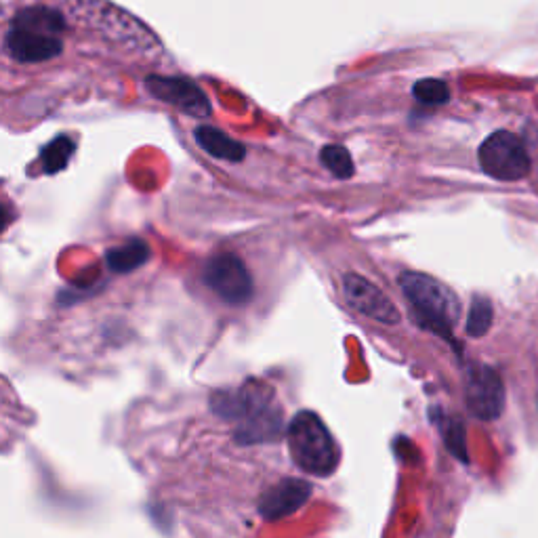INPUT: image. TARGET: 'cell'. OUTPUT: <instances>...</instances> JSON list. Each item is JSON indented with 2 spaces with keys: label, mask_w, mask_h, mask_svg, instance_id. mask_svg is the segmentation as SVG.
Here are the masks:
<instances>
[{
  "label": "cell",
  "mask_w": 538,
  "mask_h": 538,
  "mask_svg": "<svg viewBox=\"0 0 538 538\" xmlns=\"http://www.w3.org/2000/svg\"><path fill=\"white\" fill-rule=\"evenodd\" d=\"M66 32V11L36 0L13 11V19L5 26L3 49L19 66L49 64L64 53Z\"/></svg>",
  "instance_id": "obj_1"
},
{
  "label": "cell",
  "mask_w": 538,
  "mask_h": 538,
  "mask_svg": "<svg viewBox=\"0 0 538 538\" xmlns=\"http://www.w3.org/2000/svg\"><path fill=\"white\" fill-rule=\"evenodd\" d=\"M400 288L423 328L452 339V328L461 316V303L444 282L427 274L406 272L400 276Z\"/></svg>",
  "instance_id": "obj_2"
},
{
  "label": "cell",
  "mask_w": 538,
  "mask_h": 538,
  "mask_svg": "<svg viewBox=\"0 0 538 538\" xmlns=\"http://www.w3.org/2000/svg\"><path fill=\"white\" fill-rule=\"evenodd\" d=\"M288 450L293 461L312 475L333 473L339 465V450L322 419L314 412H299L286 431Z\"/></svg>",
  "instance_id": "obj_3"
},
{
  "label": "cell",
  "mask_w": 538,
  "mask_h": 538,
  "mask_svg": "<svg viewBox=\"0 0 538 538\" xmlns=\"http://www.w3.org/2000/svg\"><path fill=\"white\" fill-rule=\"evenodd\" d=\"M482 171L499 181H520L530 173V156L522 139L509 131L492 133L478 152Z\"/></svg>",
  "instance_id": "obj_4"
},
{
  "label": "cell",
  "mask_w": 538,
  "mask_h": 538,
  "mask_svg": "<svg viewBox=\"0 0 538 538\" xmlns=\"http://www.w3.org/2000/svg\"><path fill=\"white\" fill-rule=\"evenodd\" d=\"M202 280L227 305H244L253 297V278L234 253H219L206 261Z\"/></svg>",
  "instance_id": "obj_5"
},
{
  "label": "cell",
  "mask_w": 538,
  "mask_h": 538,
  "mask_svg": "<svg viewBox=\"0 0 538 538\" xmlns=\"http://www.w3.org/2000/svg\"><path fill=\"white\" fill-rule=\"evenodd\" d=\"M465 400L475 419L496 421L505 410V385L499 370L486 364L469 366L465 375Z\"/></svg>",
  "instance_id": "obj_6"
},
{
  "label": "cell",
  "mask_w": 538,
  "mask_h": 538,
  "mask_svg": "<svg viewBox=\"0 0 538 538\" xmlns=\"http://www.w3.org/2000/svg\"><path fill=\"white\" fill-rule=\"evenodd\" d=\"M343 295L351 309H356L358 314L370 320L387 326L400 322V312L398 307L393 305V301L385 297L381 288L358 274H347L343 278Z\"/></svg>",
  "instance_id": "obj_7"
},
{
  "label": "cell",
  "mask_w": 538,
  "mask_h": 538,
  "mask_svg": "<svg viewBox=\"0 0 538 538\" xmlns=\"http://www.w3.org/2000/svg\"><path fill=\"white\" fill-rule=\"evenodd\" d=\"M146 87L150 93L162 101L171 103L181 112H188L190 116L204 118L209 116L211 106L209 99L188 78H175V76H150L146 80Z\"/></svg>",
  "instance_id": "obj_8"
},
{
  "label": "cell",
  "mask_w": 538,
  "mask_h": 538,
  "mask_svg": "<svg viewBox=\"0 0 538 538\" xmlns=\"http://www.w3.org/2000/svg\"><path fill=\"white\" fill-rule=\"evenodd\" d=\"M309 492V484L301 480H284L263 494L261 513L265 520H280L295 513L309 499Z\"/></svg>",
  "instance_id": "obj_9"
},
{
  "label": "cell",
  "mask_w": 538,
  "mask_h": 538,
  "mask_svg": "<svg viewBox=\"0 0 538 538\" xmlns=\"http://www.w3.org/2000/svg\"><path fill=\"white\" fill-rule=\"evenodd\" d=\"M198 146L219 160L227 162H240L246 156V148L240 141L225 135L223 131H217L213 127H198L194 133Z\"/></svg>",
  "instance_id": "obj_10"
},
{
  "label": "cell",
  "mask_w": 538,
  "mask_h": 538,
  "mask_svg": "<svg viewBox=\"0 0 538 538\" xmlns=\"http://www.w3.org/2000/svg\"><path fill=\"white\" fill-rule=\"evenodd\" d=\"M150 257V248L143 240H131L122 246L112 248L106 253V261L110 265L112 272L118 274H129L133 269L141 267Z\"/></svg>",
  "instance_id": "obj_11"
},
{
  "label": "cell",
  "mask_w": 538,
  "mask_h": 538,
  "mask_svg": "<svg viewBox=\"0 0 538 538\" xmlns=\"http://www.w3.org/2000/svg\"><path fill=\"white\" fill-rule=\"evenodd\" d=\"M492 318H494L492 303L480 295L473 297L469 316H467V335L473 339L484 337L492 326Z\"/></svg>",
  "instance_id": "obj_12"
},
{
  "label": "cell",
  "mask_w": 538,
  "mask_h": 538,
  "mask_svg": "<svg viewBox=\"0 0 538 538\" xmlns=\"http://www.w3.org/2000/svg\"><path fill=\"white\" fill-rule=\"evenodd\" d=\"M320 160L324 167L333 173L339 179H349L354 177V160H351V154L343 146H324L320 152Z\"/></svg>",
  "instance_id": "obj_13"
},
{
  "label": "cell",
  "mask_w": 538,
  "mask_h": 538,
  "mask_svg": "<svg viewBox=\"0 0 538 538\" xmlns=\"http://www.w3.org/2000/svg\"><path fill=\"white\" fill-rule=\"evenodd\" d=\"M74 152V143L68 139V137H57L53 139L49 146L43 150V156H40V160H43V167L47 173H57L61 171L68 164L70 156Z\"/></svg>",
  "instance_id": "obj_14"
},
{
  "label": "cell",
  "mask_w": 538,
  "mask_h": 538,
  "mask_svg": "<svg viewBox=\"0 0 538 538\" xmlns=\"http://www.w3.org/2000/svg\"><path fill=\"white\" fill-rule=\"evenodd\" d=\"M412 93H415L417 101L425 103V106H442V103H446L450 99V91L446 87V82H442L438 78L419 80L415 89H412Z\"/></svg>",
  "instance_id": "obj_15"
},
{
  "label": "cell",
  "mask_w": 538,
  "mask_h": 538,
  "mask_svg": "<svg viewBox=\"0 0 538 538\" xmlns=\"http://www.w3.org/2000/svg\"><path fill=\"white\" fill-rule=\"evenodd\" d=\"M446 442H448L450 450L457 454L459 459L467 461V457H465V452H467L465 450V429H463V425L459 421H450V427L446 431Z\"/></svg>",
  "instance_id": "obj_16"
}]
</instances>
